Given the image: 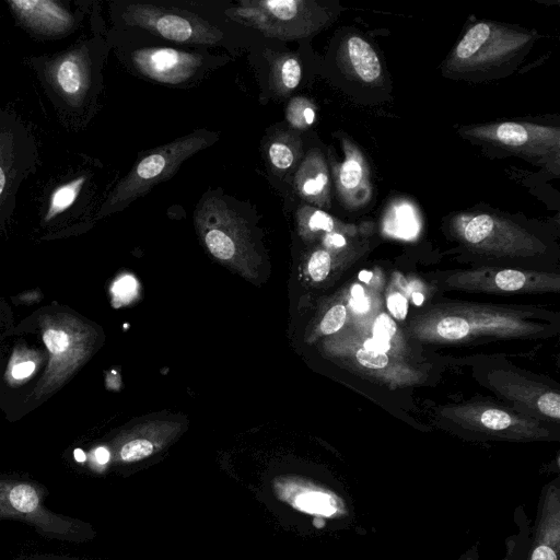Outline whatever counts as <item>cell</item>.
Wrapping results in <instances>:
<instances>
[{"label": "cell", "mask_w": 560, "mask_h": 560, "mask_svg": "<svg viewBox=\"0 0 560 560\" xmlns=\"http://www.w3.org/2000/svg\"><path fill=\"white\" fill-rule=\"evenodd\" d=\"M346 307L341 304L332 306L320 322V330L325 335H330L339 330L346 320Z\"/></svg>", "instance_id": "d4e9b609"}, {"label": "cell", "mask_w": 560, "mask_h": 560, "mask_svg": "<svg viewBox=\"0 0 560 560\" xmlns=\"http://www.w3.org/2000/svg\"><path fill=\"white\" fill-rule=\"evenodd\" d=\"M463 133L527 159L558 164L560 130L529 122L503 121L465 127Z\"/></svg>", "instance_id": "ba28073f"}, {"label": "cell", "mask_w": 560, "mask_h": 560, "mask_svg": "<svg viewBox=\"0 0 560 560\" xmlns=\"http://www.w3.org/2000/svg\"><path fill=\"white\" fill-rule=\"evenodd\" d=\"M272 488L279 500L295 510L326 515L332 513L334 494L311 482L295 477H283L276 479Z\"/></svg>", "instance_id": "5bb4252c"}, {"label": "cell", "mask_w": 560, "mask_h": 560, "mask_svg": "<svg viewBox=\"0 0 560 560\" xmlns=\"http://www.w3.org/2000/svg\"><path fill=\"white\" fill-rule=\"evenodd\" d=\"M137 292V281L131 276L117 280L113 287V294L118 301L128 302Z\"/></svg>", "instance_id": "83f0119b"}, {"label": "cell", "mask_w": 560, "mask_h": 560, "mask_svg": "<svg viewBox=\"0 0 560 560\" xmlns=\"http://www.w3.org/2000/svg\"><path fill=\"white\" fill-rule=\"evenodd\" d=\"M298 195L313 206H329V174L323 154L317 150L306 153L294 176Z\"/></svg>", "instance_id": "9a60e30c"}, {"label": "cell", "mask_w": 560, "mask_h": 560, "mask_svg": "<svg viewBox=\"0 0 560 560\" xmlns=\"http://www.w3.org/2000/svg\"><path fill=\"white\" fill-rule=\"evenodd\" d=\"M131 61L147 78L160 83L178 84L190 79L202 63L199 55L170 47L135 50Z\"/></svg>", "instance_id": "7c38bea8"}, {"label": "cell", "mask_w": 560, "mask_h": 560, "mask_svg": "<svg viewBox=\"0 0 560 560\" xmlns=\"http://www.w3.org/2000/svg\"><path fill=\"white\" fill-rule=\"evenodd\" d=\"M109 452L105 447H98L95 451L96 460L101 464H105L109 459Z\"/></svg>", "instance_id": "74e56055"}, {"label": "cell", "mask_w": 560, "mask_h": 560, "mask_svg": "<svg viewBox=\"0 0 560 560\" xmlns=\"http://www.w3.org/2000/svg\"><path fill=\"white\" fill-rule=\"evenodd\" d=\"M470 326L466 319L460 317H445L438 324V334L445 339H460L468 335Z\"/></svg>", "instance_id": "603a6c76"}, {"label": "cell", "mask_w": 560, "mask_h": 560, "mask_svg": "<svg viewBox=\"0 0 560 560\" xmlns=\"http://www.w3.org/2000/svg\"><path fill=\"white\" fill-rule=\"evenodd\" d=\"M74 456H75V459L79 462H83L85 459V455L81 450H75Z\"/></svg>", "instance_id": "b9f144b4"}, {"label": "cell", "mask_w": 560, "mask_h": 560, "mask_svg": "<svg viewBox=\"0 0 560 560\" xmlns=\"http://www.w3.org/2000/svg\"><path fill=\"white\" fill-rule=\"evenodd\" d=\"M387 308L397 319H405L408 312V302L400 293H394L387 299Z\"/></svg>", "instance_id": "d6a6232c"}, {"label": "cell", "mask_w": 560, "mask_h": 560, "mask_svg": "<svg viewBox=\"0 0 560 560\" xmlns=\"http://www.w3.org/2000/svg\"><path fill=\"white\" fill-rule=\"evenodd\" d=\"M120 19L130 26L177 43L213 45L223 37L222 32L200 16L175 8L148 3H129Z\"/></svg>", "instance_id": "52a82bcc"}, {"label": "cell", "mask_w": 560, "mask_h": 560, "mask_svg": "<svg viewBox=\"0 0 560 560\" xmlns=\"http://www.w3.org/2000/svg\"><path fill=\"white\" fill-rule=\"evenodd\" d=\"M301 77L300 61L292 55H282L271 62L270 84L277 94L292 92L299 85Z\"/></svg>", "instance_id": "d6986e66"}, {"label": "cell", "mask_w": 560, "mask_h": 560, "mask_svg": "<svg viewBox=\"0 0 560 560\" xmlns=\"http://www.w3.org/2000/svg\"><path fill=\"white\" fill-rule=\"evenodd\" d=\"M35 136L15 113L0 108V231L12 218L23 182L38 165Z\"/></svg>", "instance_id": "8992f818"}, {"label": "cell", "mask_w": 560, "mask_h": 560, "mask_svg": "<svg viewBox=\"0 0 560 560\" xmlns=\"http://www.w3.org/2000/svg\"><path fill=\"white\" fill-rule=\"evenodd\" d=\"M13 560H82L71 556L55 555V553H23L15 557Z\"/></svg>", "instance_id": "836d02e7"}, {"label": "cell", "mask_w": 560, "mask_h": 560, "mask_svg": "<svg viewBox=\"0 0 560 560\" xmlns=\"http://www.w3.org/2000/svg\"><path fill=\"white\" fill-rule=\"evenodd\" d=\"M234 21L268 37L296 39L322 30L330 13L315 1L242 0L226 11Z\"/></svg>", "instance_id": "5b68a950"}, {"label": "cell", "mask_w": 560, "mask_h": 560, "mask_svg": "<svg viewBox=\"0 0 560 560\" xmlns=\"http://www.w3.org/2000/svg\"><path fill=\"white\" fill-rule=\"evenodd\" d=\"M215 138L214 132L196 130L150 151L116 184L101 205L97 217L122 209L156 184L172 177L185 160L210 145Z\"/></svg>", "instance_id": "3957f363"}, {"label": "cell", "mask_w": 560, "mask_h": 560, "mask_svg": "<svg viewBox=\"0 0 560 560\" xmlns=\"http://www.w3.org/2000/svg\"><path fill=\"white\" fill-rule=\"evenodd\" d=\"M100 54V43L88 38L25 60L68 129L80 126L96 96Z\"/></svg>", "instance_id": "6da1fadb"}, {"label": "cell", "mask_w": 560, "mask_h": 560, "mask_svg": "<svg viewBox=\"0 0 560 560\" xmlns=\"http://www.w3.org/2000/svg\"><path fill=\"white\" fill-rule=\"evenodd\" d=\"M517 532L505 540V553L501 560H524L530 535V522L523 506L514 512ZM457 560H480L477 545L471 546Z\"/></svg>", "instance_id": "ac0fdd59"}, {"label": "cell", "mask_w": 560, "mask_h": 560, "mask_svg": "<svg viewBox=\"0 0 560 560\" xmlns=\"http://www.w3.org/2000/svg\"><path fill=\"white\" fill-rule=\"evenodd\" d=\"M363 296H365L363 288L360 284H354L351 289V299H360Z\"/></svg>", "instance_id": "f35d334b"}, {"label": "cell", "mask_w": 560, "mask_h": 560, "mask_svg": "<svg viewBox=\"0 0 560 560\" xmlns=\"http://www.w3.org/2000/svg\"><path fill=\"white\" fill-rule=\"evenodd\" d=\"M412 300L416 305H421L423 303V295L419 292H413Z\"/></svg>", "instance_id": "60d3db41"}, {"label": "cell", "mask_w": 560, "mask_h": 560, "mask_svg": "<svg viewBox=\"0 0 560 560\" xmlns=\"http://www.w3.org/2000/svg\"><path fill=\"white\" fill-rule=\"evenodd\" d=\"M287 119L295 129H304L311 126L316 116L314 104L306 97H293L285 110Z\"/></svg>", "instance_id": "44dd1931"}, {"label": "cell", "mask_w": 560, "mask_h": 560, "mask_svg": "<svg viewBox=\"0 0 560 560\" xmlns=\"http://www.w3.org/2000/svg\"><path fill=\"white\" fill-rule=\"evenodd\" d=\"M482 425L490 430L501 431L512 423L511 416L499 409H488L480 417Z\"/></svg>", "instance_id": "4316f807"}, {"label": "cell", "mask_w": 560, "mask_h": 560, "mask_svg": "<svg viewBox=\"0 0 560 560\" xmlns=\"http://www.w3.org/2000/svg\"><path fill=\"white\" fill-rule=\"evenodd\" d=\"M326 242L328 245L334 247H342L346 245V238L342 234L337 232L327 233Z\"/></svg>", "instance_id": "8d00e7d4"}, {"label": "cell", "mask_w": 560, "mask_h": 560, "mask_svg": "<svg viewBox=\"0 0 560 560\" xmlns=\"http://www.w3.org/2000/svg\"><path fill=\"white\" fill-rule=\"evenodd\" d=\"M42 338L49 353L48 366L38 386V394L56 390L74 372L85 354L79 327L73 318L61 314L60 318L46 322Z\"/></svg>", "instance_id": "9c48e42d"}, {"label": "cell", "mask_w": 560, "mask_h": 560, "mask_svg": "<svg viewBox=\"0 0 560 560\" xmlns=\"http://www.w3.org/2000/svg\"><path fill=\"white\" fill-rule=\"evenodd\" d=\"M300 141L292 133L277 136L268 145V158L278 171L289 170L298 159Z\"/></svg>", "instance_id": "ffe728a7"}, {"label": "cell", "mask_w": 560, "mask_h": 560, "mask_svg": "<svg viewBox=\"0 0 560 560\" xmlns=\"http://www.w3.org/2000/svg\"><path fill=\"white\" fill-rule=\"evenodd\" d=\"M15 23L34 37L60 39L73 34L80 25L79 8L65 0H8Z\"/></svg>", "instance_id": "30bf717a"}, {"label": "cell", "mask_w": 560, "mask_h": 560, "mask_svg": "<svg viewBox=\"0 0 560 560\" xmlns=\"http://www.w3.org/2000/svg\"><path fill=\"white\" fill-rule=\"evenodd\" d=\"M36 369V362L30 358H15L10 368V375L15 381L28 378Z\"/></svg>", "instance_id": "f1b7e54d"}, {"label": "cell", "mask_w": 560, "mask_h": 560, "mask_svg": "<svg viewBox=\"0 0 560 560\" xmlns=\"http://www.w3.org/2000/svg\"><path fill=\"white\" fill-rule=\"evenodd\" d=\"M331 258L327 250L314 252L308 260V272L314 281H323L329 273Z\"/></svg>", "instance_id": "cb8c5ba5"}, {"label": "cell", "mask_w": 560, "mask_h": 560, "mask_svg": "<svg viewBox=\"0 0 560 560\" xmlns=\"http://www.w3.org/2000/svg\"><path fill=\"white\" fill-rule=\"evenodd\" d=\"M359 363L369 369H382L387 365L388 358L385 353H378L366 349L357 352Z\"/></svg>", "instance_id": "4dcf8cb0"}, {"label": "cell", "mask_w": 560, "mask_h": 560, "mask_svg": "<svg viewBox=\"0 0 560 560\" xmlns=\"http://www.w3.org/2000/svg\"><path fill=\"white\" fill-rule=\"evenodd\" d=\"M533 38L525 30L492 22L476 23L456 44L444 70L455 75H472L501 69L523 55Z\"/></svg>", "instance_id": "277c9868"}, {"label": "cell", "mask_w": 560, "mask_h": 560, "mask_svg": "<svg viewBox=\"0 0 560 560\" xmlns=\"http://www.w3.org/2000/svg\"><path fill=\"white\" fill-rule=\"evenodd\" d=\"M390 348V343L388 341H384L377 338H370L364 342V349L378 352L386 353Z\"/></svg>", "instance_id": "e575fe53"}, {"label": "cell", "mask_w": 560, "mask_h": 560, "mask_svg": "<svg viewBox=\"0 0 560 560\" xmlns=\"http://www.w3.org/2000/svg\"><path fill=\"white\" fill-rule=\"evenodd\" d=\"M537 407L546 416L559 419L560 396L557 393H546L537 400Z\"/></svg>", "instance_id": "1f68e13d"}, {"label": "cell", "mask_w": 560, "mask_h": 560, "mask_svg": "<svg viewBox=\"0 0 560 560\" xmlns=\"http://www.w3.org/2000/svg\"><path fill=\"white\" fill-rule=\"evenodd\" d=\"M346 158L335 168V180L339 195L346 201H351L355 192L368 180V168L360 151L349 142H343Z\"/></svg>", "instance_id": "e0dca14e"}, {"label": "cell", "mask_w": 560, "mask_h": 560, "mask_svg": "<svg viewBox=\"0 0 560 560\" xmlns=\"http://www.w3.org/2000/svg\"><path fill=\"white\" fill-rule=\"evenodd\" d=\"M155 447V443L148 439H130L118 448L117 459L121 463L139 462L151 456Z\"/></svg>", "instance_id": "7402d4cb"}, {"label": "cell", "mask_w": 560, "mask_h": 560, "mask_svg": "<svg viewBox=\"0 0 560 560\" xmlns=\"http://www.w3.org/2000/svg\"><path fill=\"white\" fill-rule=\"evenodd\" d=\"M90 178L88 171H79L63 175L56 182L45 195L40 224L49 228L74 219L86 197Z\"/></svg>", "instance_id": "4fadbf2b"}, {"label": "cell", "mask_w": 560, "mask_h": 560, "mask_svg": "<svg viewBox=\"0 0 560 560\" xmlns=\"http://www.w3.org/2000/svg\"><path fill=\"white\" fill-rule=\"evenodd\" d=\"M350 305L355 312L365 313L370 308V301L365 296L360 299H351Z\"/></svg>", "instance_id": "d590c367"}, {"label": "cell", "mask_w": 560, "mask_h": 560, "mask_svg": "<svg viewBox=\"0 0 560 560\" xmlns=\"http://www.w3.org/2000/svg\"><path fill=\"white\" fill-rule=\"evenodd\" d=\"M524 560H560V481L544 486Z\"/></svg>", "instance_id": "8fae6325"}, {"label": "cell", "mask_w": 560, "mask_h": 560, "mask_svg": "<svg viewBox=\"0 0 560 560\" xmlns=\"http://www.w3.org/2000/svg\"><path fill=\"white\" fill-rule=\"evenodd\" d=\"M525 275L517 270H502L495 276V284L504 291H515L524 287Z\"/></svg>", "instance_id": "484cf974"}, {"label": "cell", "mask_w": 560, "mask_h": 560, "mask_svg": "<svg viewBox=\"0 0 560 560\" xmlns=\"http://www.w3.org/2000/svg\"><path fill=\"white\" fill-rule=\"evenodd\" d=\"M395 322L386 314H381L373 326V337L388 341L396 334Z\"/></svg>", "instance_id": "f546056e"}, {"label": "cell", "mask_w": 560, "mask_h": 560, "mask_svg": "<svg viewBox=\"0 0 560 560\" xmlns=\"http://www.w3.org/2000/svg\"><path fill=\"white\" fill-rule=\"evenodd\" d=\"M372 272L371 271H368V270H362L359 272V279L363 282H369L372 278Z\"/></svg>", "instance_id": "ab89813d"}, {"label": "cell", "mask_w": 560, "mask_h": 560, "mask_svg": "<svg viewBox=\"0 0 560 560\" xmlns=\"http://www.w3.org/2000/svg\"><path fill=\"white\" fill-rule=\"evenodd\" d=\"M348 70L365 83H375L382 75L380 59L372 46L359 36H350L342 48Z\"/></svg>", "instance_id": "2e32d148"}, {"label": "cell", "mask_w": 560, "mask_h": 560, "mask_svg": "<svg viewBox=\"0 0 560 560\" xmlns=\"http://www.w3.org/2000/svg\"><path fill=\"white\" fill-rule=\"evenodd\" d=\"M47 495L48 490L33 479L0 474V521L22 522L40 536L63 542H85L94 536L88 523L50 510Z\"/></svg>", "instance_id": "7a4b0ae2"}]
</instances>
